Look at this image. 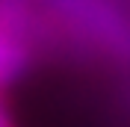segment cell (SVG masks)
I'll return each instance as SVG.
<instances>
[{
    "instance_id": "obj_2",
    "label": "cell",
    "mask_w": 130,
    "mask_h": 127,
    "mask_svg": "<svg viewBox=\"0 0 130 127\" xmlns=\"http://www.w3.org/2000/svg\"><path fill=\"white\" fill-rule=\"evenodd\" d=\"M0 127H12L9 124V112L3 109V103H0Z\"/></svg>"
},
{
    "instance_id": "obj_1",
    "label": "cell",
    "mask_w": 130,
    "mask_h": 127,
    "mask_svg": "<svg viewBox=\"0 0 130 127\" xmlns=\"http://www.w3.org/2000/svg\"><path fill=\"white\" fill-rule=\"evenodd\" d=\"M21 6L15 0H0V86H6L27 68V53L21 41Z\"/></svg>"
}]
</instances>
